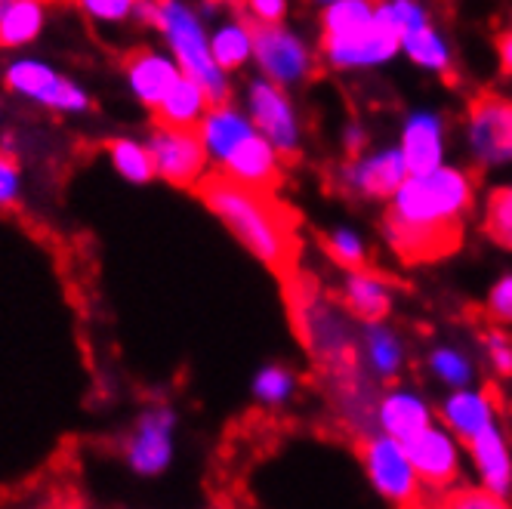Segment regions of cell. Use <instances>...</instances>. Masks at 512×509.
Instances as JSON below:
<instances>
[{"mask_svg":"<svg viewBox=\"0 0 512 509\" xmlns=\"http://www.w3.org/2000/svg\"><path fill=\"white\" fill-rule=\"evenodd\" d=\"M475 204V176L463 167H438L408 176L383 216L389 247L405 263L451 257L463 244L466 216Z\"/></svg>","mask_w":512,"mask_h":509,"instance_id":"6da1fadb","label":"cell"},{"mask_svg":"<svg viewBox=\"0 0 512 509\" xmlns=\"http://www.w3.org/2000/svg\"><path fill=\"white\" fill-rule=\"evenodd\" d=\"M195 195L263 266L278 272L284 281L294 278L300 257L297 216L272 192L241 186L216 170L195 186Z\"/></svg>","mask_w":512,"mask_h":509,"instance_id":"7a4b0ae2","label":"cell"},{"mask_svg":"<svg viewBox=\"0 0 512 509\" xmlns=\"http://www.w3.org/2000/svg\"><path fill=\"white\" fill-rule=\"evenodd\" d=\"M207 155L219 161V173L250 189L272 192L281 186V155L253 130L250 118L232 105L210 108L198 127Z\"/></svg>","mask_w":512,"mask_h":509,"instance_id":"3957f363","label":"cell"},{"mask_svg":"<svg viewBox=\"0 0 512 509\" xmlns=\"http://www.w3.org/2000/svg\"><path fill=\"white\" fill-rule=\"evenodd\" d=\"M398 38L371 0H334L321 13V56L337 71H368L398 56Z\"/></svg>","mask_w":512,"mask_h":509,"instance_id":"277c9868","label":"cell"},{"mask_svg":"<svg viewBox=\"0 0 512 509\" xmlns=\"http://www.w3.org/2000/svg\"><path fill=\"white\" fill-rule=\"evenodd\" d=\"M139 10L164 31L179 71L204 90L210 108L229 105V78L216 68L210 56V38L204 34L198 16L182 4H142Z\"/></svg>","mask_w":512,"mask_h":509,"instance_id":"5b68a950","label":"cell"},{"mask_svg":"<svg viewBox=\"0 0 512 509\" xmlns=\"http://www.w3.org/2000/svg\"><path fill=\"white\" fill-rule=\"evenodd\" d=\"M294 315H297V327L303 334V343L318 358V365H324L334 374V383L361 371L358 361H355L358 340L352 334L349 318L343 315V309L321 300L315 290H297Z\"/></svg>","mask_w":512,"mask_h":509,"instance_id":"8992f818","label":"cell"},{"mask_svg":"<svg viewBox=\"0 0 512 509\" xmlns=\"http://www.w3.org/2000/svg\"><path fill=\"white\" fill-rule=\"evenodd\" d=\"M361 463H364V472H368V479L380 497H386L398 509H426L429 491L423 488L417 469H414V463H411V457L401 442L386 439V435H380V432L364 435L361 439Z\"/></svg>","mask_w":512,"mask_h":509,"instance_id":"52a82bcc","label":"cell"},{"mask_svg":"<svg viewBox=\"0 0 512 509\" xmlns=\"http://www.w3.org/2000/svg\"><path fill=\"white\" fill-rule=\"evenodd\" d=\"M250 34H253V59L260 65L266 81L287 90V87H297L312 78L315 53L297 31H290L287 25L250 22Z\"/></svg>","mask_w":512,"mask_h":509,"instance_id":"ba28073f","label":"cell"},{"mask_svg":"<svg viewBox=\"0 0 512 509\" xmlns=\"http://www.w3.org/2000/svg\"><path fill=\"white\" fill-rule=\"evenodd\" d=\"M466 149L485 167L512 164V96L482 93L469 102Z\"/></svg>","mask_w":512,"mask_h":509,"instance_id":"9c48e42d","label":"cell"},{"mask_svg":"<svg viewBox=\"0 0 512 509\" xmlns=\"http://www.w3.org/2000/svg\"><path fill=\"white\" fill-rule=\"evenodd\" d=\"M247 118L253 130L260 133L281 158L300 152L303 127H300L297 105L287 96V90L275 87L266 78L253 81L247 90Z\"/></svg>","mask_w":512,"mask_h":509,"instance_id":"30bf717a","label":"cell"},{"mask_svg":"<svg viewBox=\"0 0 512 509\" xmlns=\"http://www.w3.org/2000/svg\"><path fill=\"white\" fill-rule=\"evenodd\" d=\"M149 152L155 161V173L164 176L170 186L195 189L207 176L210 155L198 130H158L155 127Z\"/></svg>","mask_w":512,"mask_h":509,"instance_id":"8fae6325","label":"cell"},{"mask_svg":"<svg viewBox=\"0 0 512 509\" xmlns=\"http://www.w3.org/2000/svg\"><path fill=\"white\" fill-rule=\"evenodd\" d=\"M408 167L401 161L398 149H374L358 158H349L340 167V186L343 192L364 198V201H392V195L405 186Z\"/></svg>","mask_w":512,"mask_h":509,"instance_id":"7c38bea8","label":"cell"},{"mask_svg":"<svg viewBox=\"0 0 512 509\" xmlns=\"http://www.w3.org/2000/svg\"><path fill=\"white\" fill-rule=\"evenodd\" d=\"M417 476L423 482L426 491L432 494H445L451 488H457V479L463 472V460H460V442L445 429V426H429L426 432H420L417 439H411L405 445Z\"/></svg>","mask_w":512,"mask_h":509,"instance_id":"4fadbf2b","label":"cell"},{"mask_svg":"<svg viewBox=\"0 0 512 509\" xmlns=\"http://www.w3.org/2000/svg\"><path fill=\"white\" fill-rule=\"evenodd\" d=\"M398 155L405 161L411 176L420 173H432L438 167H445V155H448V133H445V121L432 108H420V112H411L401 124L398 133Z\"/></svg>","mask_w":512,"mask_h":509,"instance_id":"5bb4252c","label":"cell"},{"mask_svg":"<svg viewBox=\"0 0 512 509\" xmlns=\"http://www.w3.org/2000/svg\"><path fill=\"white\" fill-rule=\"evenodd\" d=\"M429 426H435L432 417V405L408 386H395L380 392V402L374 411V432L386 435V439H395L401 445H408L411 439H417L420 432H426Z\"/></svg>","mask_w":512,"mask_h":509,"instance_id":"9a60e30c","label":"cell"},{"mask_svg":"<svg viewBox=\"0 0 512 509\" xmlns=\"http://www.w3.org/2000/svg\"><path fill=\"white\" fill-rule=\"evenodd\" d=\"M442 426L454 435L457 442H472L479 439L482 432L500 426L497 423V398L488 389H454L445 395L442 408H438Z\"/></svg>","mask_w":512,"mask_h":509,"instance_id":"2e32d148","label":"cell"},{"mask_svg":"<svg viewBox=\"0 0 512 509\" xmlns=\"http://www.w3.org/2000/svg\"><path fill=\"white\" fill-rule=\"evenodd\" d=\"M475 476H479V488L509 497L512 494V448L500 426L482 432L479 439L466 445Z\"/></svg>","mask_w":512,"mask_h":509,"instance_id":"e0dca14e","label":"cell"},{"mask_svg":"<svg viewBox=\"0 0 512 509\" xmlns=\"http://www.w3.org/2000/svg\"><path fill=\"white\" fill-rule=\"evenodd\" d=\"M124 71L130 78V87L136 90V96L152 108L161 105V99L170 93V87L179 81V65H173L170 59L158 56L155 50L149 47H133L127 56H124Z\"/></svg>","mask_w":512,"mask_h":509,"instance_id":"ac0fdd59","label":"cell"},{"mask_svg":"<svg viewBox=\"0 0 512 509\" xmlns=\"http://www.w3.org/2000/svg\"><path fill=\"white\" fill-rule=\"evenodd\" d=\"M358 368L374 380H395L405 368V343L386 324H364L358 337Z\"/></svg>","mask_w":512,"mask_h":509,"instance_id":"d6986e66","label":"cell"},{"mask_svg":"<svg viewBox=\"0 0 512 509\" xmlns=\"http://www.w3.org/2000/svg\"><path fill=\"white\" fill-rule=\"evenodd\" d=\"M343 306L364 324H383L392 309V284L371 269H355L343 281Z\"/></svg>","mask_w":512,"mask_h":509,"instance_id":"ffe728a7","label":"cell"},{"mask_svg":"<svg viewBox=\"0 0 512 509\" xmlns=\"http://www.w3.org/2000/svg\"><path fill=\"white\" fill-rule=\"evenodd\" d=\"M207 112H210V102L204 90L186 75H179V81L170 87V93L161 99V105L152 115H155L158 130H198Z\"/></svg>","mask_w":512,"mask_h":509,"instance_id":"44dd1931","label":"cell"},{"mask_svg":"<svg viewBox=\"0 0 512 509\" xmlns=\"http://www.w3.org/2000/svg\"><path fill=\"white\" fill-rule=\"evenodd\" d=\"M170 426L173 417L167 411H149L142 417L133 442H130V463L139 472H158L170 460Z\"/></svg>","mask_w":512,"mask_h":509,"instance_id":"7402d4cb","label":"cell"},{"mask_svg":"<svg viewBox=\"0 0 512 509\" xmlns=\"http://www.w3.org/2000/svg\"><path fill=\"white\" fill-rule=\"evenodd\" d=\"M398 50L405 53L417 68L435 71V75H445V71H451V62H454L448 38L432 22L411 31V34H405V38L398 41Z\"/></svg>","mask_w":512,"mask_h":509,"instance_id":"603a6c76","label":"cell"},{"mask_svg":"<svg viewBox=\"0 0 512 509\" xmlns=\"http://www.w3.org/2000/svg\"><path fill=\"white\" fill-rule=\"evenodd\" d=\"M210 56L216 62V68L223 71H235L241 68L247 59H253V34H250V22L244 16L229 19L223 28L213 31L210 38Z\"/></svg>","mask_w":512,"mask_h":509,"instance_id":"cb8c5ba5","label":"cell"},{"mask_svg":"<svg viewBox=\"0 0 512 509\" xmlns=\"http://www.w3.org/2000/svg\"><path fill=\"white\" fill-rule=\"evenodd\" d=\"M44 25V7L31 4V0H19V4H7L4 22H0V47H19L38 38Z\"/></svg>","mask_w":512,"mask_h":509,"instance_id":"d4e9b609","label":"cell"},{"mask_svg":"<svg viewBox=\"0 0 512 509\" xmlns=\"http://www.w3.org/2000/svg\"><path fill=\"white\" fill-rule=\"evenodd\" d=\"M108 155H112V164L118 167V173H124L130 183H149L152 176H158L152 152L133 139H112L108 142Z\"/></svg>","mask_w":512,"mask_h":509,"instance_id":"484cf974","label":"cell"},{"mask_svg":"<svg viewBox=\"0 0 512 509\" xmlns=\"http://www.w3.org/2000/svg\"><path fill=\"white\" fill-rule=\"evenodd\" d=\"M429 371L438 383H445L454 389H466L475 377V368L466 352L454 349V346H438L429 352Z\"/></svg>","mask_w":512,"mask_h":509,"instance_id":"4316f807","label":"cell"},{"mask_svg":"<svg viewBox=\"0 0 512 509\" xmlns=\"http://www.w3.org/2000/svg\"><path fill=\"white\" fill-rule=\"evenodd\" d=\"M56 81H59V75H53V71L41 62H16L7 71V87L22 96L38 99V102H44L50 96Z\"/></svg>","mask_w":512,"mask_h":509,"instance_id":"83f0119b","label":"cell"},{"mask_svg":"<svg viewBox=\"0 0 512 509\" xmlns=\"http://www.w3.org/2000/svg\"><path fill=\"white\" fill-rule=\"evenodd\" d=\"M485 232L503 250H512V183L497 186L485 201Z\"/></svg>","mask_w":512,"mask_h":509,"instance_id":"f1b7e54d","label":"cell"},{"mask_svg":"<svg viewBox=\"0 0 512 509\" xmlns=\"http://www.w3.org/2000/svg\"><path fill=\"white\" fill-rule=\"evenodd\" d=\"M377 16L392 28L398 41L405 38V34L432 22L429 10L423 4H417V0H386V4H377Z\"/></svg>","mask_w":512,"mask_h":509,"instance_id":"f546056e","label":"cell"},{"mask_svg":"<svg viewBox=\"0 0 512 509\" xmlns=\"http://www.w3.org/2000/svg\"><path fill=\"white\" fill-rule=\"evenodd\" d=\"M324 247H327V253H331V260L346 266L349 272L364 269V260H368V244H364L361 232H355L349 226H337V229L327 232Z\"/></svg>","mask_w":512,"mask_h":509,"instance_id":"4dcf8cb0","label":"cell"},{"mask_svg":"<svg viewBox=\"0 0 512 509\" xmlns=\"http://www.w3.org/2000/svg\"><path fill=\"white\" fill-rule=\"evenodd\" d=\"M432 509H512L509 497L491 494L479 485H457L445 494H438Z\"/></svg>","mask_w":512,"mask_h":509,"instance_id":"1f68e13d","label":"cell"},{"mask_svg":"<svg viewBox=\"0 0 512 509\" xmlns=\"http://www.w3.org/2000/svg\"><path fill=\"white\" fill-rule=\"evenodd\" d=\"M294 386H297L294 374H290L287 368H281V365L263 368L260 374H256V380H253L256 398H260V402H266V405H284L287 398L294 395Z\"/></svg>","mask_w":512,"mask_h":509,"instance_id":"d6a6232c","label":"cell"},{"mask_svg":"<svg viewBox=\"0 0 512 509\" xmlns=\"http://www.w3.org/2000/svg\"><path fill=\"white\" fill-rule=\"evenodd\" d=\"M485 312L494 324L512 327V275H503L491 284L488 300H485Z\"/></svg>","mask_w":512,"mask_h":509,"instance_id":"836d02e7","label":"cell"},{"mask_svg":"<svg viewBox=\"0 0 512 509\" xmlns=\"http://www.w3.org/2000/svg\"><path fill=\"white\" fill-rule=\"evenodd\" d=\"M485 352H488L491 368L500 377H512V340L503 331H491L485 337Z\"/></svg>","mask_w":512,"mask_h":509,"instance_id":"e575fe53","label":"cell"},{"mask_svg":"<svg viewBox=\"0 0 512 509\" xmlns=\"http://www.w3.org/2000/svg\"><path fill=\"white\" fill-rule=\"evenodd\" d=\"M44 105L50 108H59V112H81V108H87V96L81 87L68 84V81H56V87L50 90V96L44 99Z\"/></svg>","mask_w":512,"mask_h":509,"instance_id":"d590c367","label":"cell"},{"mask_svg":"<svg viewBox=\"0 0 512 509\" xmlns=\"http://www.w3.org/2000/svg\"><path fill=\"white\" fill-rule=\"evenodd\" d=\"M244 19L256 22V25H284V13H287V4L281 0H253V4L244 7Z\"/></svg>","mask_w":512,"mask_h":509,"instance_id":"8d00e7d4","label":"cell"},{"mask_svg":"<svg viewBox=\"0 0 512 509\" xmlns=\"http://www.w3.org/2000/svg\"><path fill=\"white\" fill-rule=\"evenodd\" d=\"M19 189V164L10 152H0V204H10Z\"/></svg>","mask_w":512,"mask_h":509,"instance_id":"74e56055","label":"cell"},{"mask_svg":"<svg viewBox=\"0 0 512 509\" xmlns=\"http://www.w3.org/2000/svg\"><path fill=\"white\" fill-rule=\"evenodd\" d=\"M84 10L96 19H127L133 4H127V0H90V4H84Z\"/></svg>","mask_w":512,"mask_h":509,"instance_id":"f35d334b","label":"cell"},{"mask_svg":"<svg viewBox=\"0 0 512 509\" xmlns=\"http://www.w3.org/2000/svg\"><path fill=\"white\" fill-rule=\"evenodd\" d=\"M343 145H346L349 158L364 155V149H368V130H364L361 124H355V121H349V124L343 127Z\"/></svg>","mask_w":512,"mask_h":509,"instance_id":"ab89813d","label":"cell"},{"mask_svg":"<svg viewBox=\"0 0 512 509\" xmlns=\"http://www.w3.org/2000/svg\"><path fill=\"white\" fill-rule=\"evenodd\" d=\"M497 53H500V68L506 71V75L512 78V25L500 34L497 41Z\"/></svg>","mask_w":512,"mask_h":509,"instance_id":"60d3db41","label":"cell"},{"mask_svg":"<svg viewBox=\"0 0 512 509\" xmlns=\"http://www.w3.org/2000/svg\"><path fill=\"white\" fill-rule=\"evenodd\" d=\"M4 10H7V4H0V22H4Z\"/></svg>","mask_w":512,"mask_h":509,"instance_id":"b9f144b4","label":"cell"},{"mask_svg":"<svg viewBox=\"0 0 512 509\" xmlns=\"http://www.w3.org/2000/svg\"><path fill=\"white\" fill-rule=\"evenodd\" d=\"M59 509H78V506H59Z\"/></svg>","mask_w":512,"mask_h":509,"instance_id":"7bdbcfd3","label":"cell"}]
</instances>
